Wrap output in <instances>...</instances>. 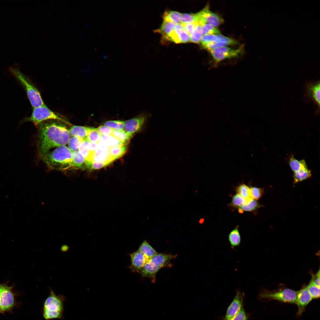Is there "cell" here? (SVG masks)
<instances>
[{"label": "cell", "instance_id": "cell-1", "mask_svg": "<svg viewBox=\"0 0 320 320\" xmlns=\"http://www.w3.org/2000/svg\"><path fill=\"white\" fill-rule=\"evenodd\" d=\"M38 127V145L41 157L52 148L67 144L71 137L69 130L56 122L44 121Z\"/></svg>", "mask_w": 320, "mask_h": 320}, {"label": "cell", "instance_id": "cell-2", "mask_svg": "<svg viewBox=\"0 0 320 320\" xmlns=\"http://www.w3.org/2000/svg\"><path fill=\"white\" fill-rule=\"evenodd\" d=\"M72 152L65 145L57 147L42 156L50 169L65 171L71 169Z\"/></svg>", "mask_w": 320, "mask_h": 320}, {"label": "cell", "instance_id": "cell-3", "mask_svg": "<svg viewBox=\"0 0 320 320\" xmlns=\"http://www.w3.org/2000/svg\"><path fill=\"white\" fill-rule=\"evenodd\" d=\"M177 256L176 255L157 253L147 262L138 272L143 276L149 278L152 282L155 283L157 273L162 268H171L172 266L171 260Z\"/></svg>", "mask_w": 320, "mask_h": 320}, {"label": "cell", "instance_id": "cell-4", "mask_svg": "<svg viewBox=\"0 0 320 320\" xmlns=\"http://www.w3.org/2000/svg\"><path fill=\"white\" fill-rule=\"evenodd\" d=\"M9 69L12 75L25 90L32 107L44 105L40 92L28 78L17 68L10 67Z\"/></svg>", "mask_w": 320, "mask_h": 320}, {"label": "cell", "instance_id": "cell-5", "mask_svg": "<svg viewBox=\"0 0 320 320\" xmlns=\"http://www.w3.org/2000/svg\"><path fill=\"white\" fill-rule=\"evenodd\" d=\"M50 292L43 304V317L47 320L60 318L63 310L64 296L57 295L52 290Z\"/></svg>", "mask_w": 320, "mask_h": 320}, {"label": "cell", "instance_id": "cell-6", "mask_svg": "<svg viewBox=\"0 0 320 320\" xmlns=\"http://www.w3.org/2000/svg\"><path fill=\"white\" fill-rule=\"evenodd\" d=\"M60 120L67 123V122L59 117L57 114L48 108L45 105L33 108L31 116L24 118L19 123L18 127L26 121H31L33 123L36 127L41 122L49 120Z\"/></svg>", "mask_w": 320, "mask_h": 320}, {"label": "cell", "instance_id": "cell-7", "mask_svg": "<svg viewBox=\"0 0 320 320\" xmlns=\"http://www.w3.org/2000/svg\"><path fill=\"white\" fill-rule=\"evenodd\" d=\"M297 292L287 288L273 291L263 290L259 293V299L274 300L283 302L295 303Z\"/></svg>", "mask_w": 320, "mask_h": 320}, {"label": "cell", "instance_id": "cell-8", "mask_svg": "<svg viewBox=\"0 0 320 320\" xmlns=\"http://www.w3.org/2000/svg\"><path fill=\"white\" fill-rule=\"evenodd\" d=\"M12 287L0 284V312L11 311L14 306L15 301L12 289Z\"/></svg>", "mask_w": 320, "mask_h": 320}, {"label": "cell", "instance_id": "cell-9", "mask_svg": "<svg viewBox=\"0 0 320 320\" xmlns=\"http://www.w3.org/2000/svg\"><path fill=\"white\" fill-rule=\"evenodd\" d=\"M196 14L198 18V23L201 25L207 23L215 27L218 26L223 22V19L220 16L210 10L208 5Z\"/></svg>", "mask_w": 320, "mask_h": 320}, {"label": "cell", "instance_id": "cell-10", "mask_svg": "<svg viewBox=\"0 0 320 320\" xmlns=\"http://www.w3.org/2000/svg\"><path fill=\"white\" fill-rule=\"evenodd\" d=\"M244 297V293L239 289L236 290L235 297L228 308L223 320H231L234 317L243 306Z\"/></svg>", "mask_w": 320, "mask_h": 320}, {"label": "cell", "instance_id": "cell-11", "mask_svg": "<svg viewBox=\"0 0 320 320\" xmlns=\"http://www.w3.org/2000/svg\"><path fill=\"white\" fill-rule=\"evenodd\" d=\"M147 116L141 114L125 122L124 130L129 134L132 135L139 131L145 123Z\"/></svg>", "mask_w": 320, "mask_h": 320}, {"label": "cell", "instance_id": "cell-12", "mask_svg": "<svg viewBox=\"0 0 320 320\" xmlns=\"http://www.w3.org/2000/svg\"><path fill=\"white\" fill-rule=\"evenodd\" d=\"M312 298L308 290L307 286L297 292L295 303L297 308V315L300 316L305 311L307 305L311 301Z\"/></svg>", "mask_w": 320, "mask_h": 320}, {"label": "cell", "instance_id": "cell-13", "mask_svg": "<svg viewBox=\"0 0 320 320\" xmlns=\"http://www.w3.org/2000/svg\"><path fill=\"white\" fill-rule=\"evenodd\" d=\"M131 269L133 271L138 272L148 260L145 256L138 250L130 255Z\"/></svg>", "mask_w": 320, "mask_h": 320}, {"label": "cell", "instance_id": "cell-14", "mask_svg": "<svg viewBox=\"0 0 320 320\" xmlns=\"http://www.w3.org/2000/svg\"><path fill=\"white\" fill-rule=\"evenodd\" d=\"M243 51L242 47L229 52L221 53L215 51L213 49L209 50L211 55L216 62H219L227 59L237 57Z\"/></svg>", "mask_w": 320, "mask_h": 320}, {"label": "cell", "instance_id": "cell-15", "mask_svg": "<svg viewBox=\"0 0 320 320\" xmlns=\"http://www.w3.org/2000/svg\"><path fill=\"white\" fill-rule=\"evenodd\" d=\"M320 86L319 81L309 83L306 85L307 93L308 96L319 107L320 102Z\"/></svg>", "mask_w": 320, "mask_h": 320}, {"label": "cell", "instance_id": "cell-16", "mask_svg": "<svg viewBox=\"0 0 320 320\" xmlns=\"http://www.w3.org/2000/svg\"><path fill=\"white\" fill-rule=\"evenodd\" d=\"M113 161L109 151L102 150L97 148L92 153V161L104 163L109 164Z\"/></svg>", "mask_w": 320, "mask_h": 320}, {"label": "cell", "instance_id": "cell-17", "mask_svg": "<svg viewBox=\"0 0 320 320\" xmlns=\"http://www.w3.org/2000/svg\"><path fill=\"white\" fill-rule=\"evenodd\" d=\"M92 127L79 126H73L69 130L71 136L79 137L83 140H86L87 137Z\"/></svg>", "mask_w": 320, "mask_h": 320}, {"label": "cell", "instance_id": "cell-18", "mask_svg": "<svg viewBox=\"0 0 320 320\" xmlns=\"http://www.w3.org/2000/svg\"><path fill=\"white\" fill-rule=\"evenodd\" d=\"M239 225H237L229 233L228 239L231 248L233 249L239 246L241 242V237L239 230Z\"/></svg>", "mask_w": 320, "mask_h": 320}, {"label": "cell", "instance_id": "cell-19", "mask_svg": "<svg viewBox=\"0 0 320 320\" xmlns=\"http://www.w3.org/2000/svg\"><path fill=\"white\" fill-rule=\"evenodd\" d=\"M261 206L257 200L250 198L246 203L241 206L238 209L240 213L244 212H252L255 211Z\"/></svg>", "mask_w": 320, "mask_h": 320}, {"label": "cell", "instance_id": "cell-20", "mask_svg": "<svg viewBox=\"0 0 320 320\" xmlns=\"http://www.w3.org/2000/svg\"><path fill=\"white\" fill-rule=\"evenodd\" d=\"M138 250L143 254L148 260L158 253L145 240H144L140 246Z\"/></svg>", "mask_w": 320, "mask_h": 320}, {"label": "cell", "instance_id": "cell-21", "mask_svg": "<svg viewBox=\"0 0 320 320\" xmlns=\"http://www.w3.org/2000/svg\"><path fill=\"white\" fill-rule=\"evenodd\" d=\"M127 144L112 146L109 148V152L113 161L122 156L126 152Z\"/></svg>", "mask_w": 320, "mask_h": 320}, {"label": "cell", "instance_id": "cell-22", "mask_svg": "<svg viewBox=\"0 0 320 320\" xmlns=\"http://www.w3.org/2000/svg\"><path fill=\"white\" fill-rule=\"evenodd\" d=\"M86 160L78 150L72 152L71 168H82L85 166Z\"/></svg>", "mask_w": 320, "mask_h": 320}, {"label": "cell", "instance_id": "cell-23", "mask_svg": "<svg viewBox=\"0 0 320 320\" xmlns=\"http://www.w3.org/2000/svg\"><path fill=\"white\" fill-rule=\"evenodd\" d=\"M250 198L246 199L236 193L233 196L228 207L232 211L234 210L246 203Z\"/></svg>", "mask_w": 320, "mask_h": 320}, {"label": "cell", "instance_id": "cell-24", "mask_svg": "<svg viewBox=\"0 0 320 320\" xmlns=\"http://www.w3.org/2000/svg\"><path fill=\"white\" fill-rule=\"evenodd\" d=\"M311 176V172L308 168L301 169L294 172V183H296L303 181L310 178Z\"/></svg>", "mask_w": 320, "mask_h": 320}, {"label": "cell", "instance_id": "cell-25", "mask_svg": "<svg viewBox=\"0 0 320 320\" xmlns=\"http://www.w3.org/2000/svg\"><path fill=\"white\" fill-rule=\"evenodd\" d=\"M176 24L173 22L164 20L160 28L156 31L161 33L163 38L164 37L174 30Z\"/></svg>", "mask_w": 320, "mask_h": 320}, {"label": "cell", "instance_id": "cell-26", "mask_svg": "<svg viewBox=\"0 0 320 320\" xmlns=\"http://www.w3.org/2000/svg\"><path fill=\"white\" fill-rule=\"evenodd\" d=\"M174 30L177 34L180 43L190 42V35L185 31L181 24H176Z\"/></svg>", "mask_w": 320, "mask_h": 320}, {"label": "cell", "instance_id": "cell-27", "mask_svg": "<svg viewBox=\"0 0 320 320\" xmlns=\"http://www.w3.org/2000/svg\"><path fill=\"white\" fill-rule=\"evenodd\" d=\"M181 14L177 12L168 11L164 13L163 20L170 21L176 24L181 23Z\"/></svg>", "mask_w": 320, "mask_h": 320}, {"label": "cell", "instance_id": "cell-28", "mask_svg": "<svg viewBox=\"0 0 320 320\" xmlns=\"http://www.w3.org/2000/svg\"><path fill=\"white\" fill-rule=\"evenodd\" d=\"M111 135L118 139L124 144H127L132 135L127 133L124 130L113 129Z\"/></svg>", "mask_w": 320, "mask_h": 320}, {"label": "cell", "instance_id": "cell-29", "mask_svg": "<svg viewBox=\"0 0 320 320\" xmlns=\"http://www.w3.org/2000/svg\"><path fill=\"white\" fill-rule=\"evenodd\" d=\"M289 164L291 169L294 172L301 169L308 168L304 160H297L293 156H292L290 158Z\"/></svg>", "mask_w": 320, "mask_h": 320}, {"label": "cell", "instance_id": "cell-30", "mask_svg": "<svg viewBox=\"0 0 320 320\" xmlns=\"http://www.w3.org/2000/svg\"><path fill=\"white\" fill-rule=\"evenodd\" d=\"M89 142L86 140H83L80 145L78 151L83 156L86 161H91V158L93 152L88 150L87 146Z\"/></svg>", "mask_w": 320, "mask_h": 320}, {"label": "cell", "instance_id": "cell-31", "mask_svg": "<svg viewBox=\"0 0 320 320\" xmlns=\"http://www.w3.org/2000/svg\"><path fill=\"white\" fill-rule=\"evenodd\" d=\"M100 141L109 147L124 144L118 139L111 135H101Z\"/></svg>", "mask_w": 320, "mask_h": 320}, {"label": "cell", "instance_id": "cell-32", "mask_svg": "<svg viewBox=\"0 0 320 320\" xmlns=\"http://www.w3.org/2000/svg\"><path fill=\"white\" fill-rule=\"evenodd\" d=\"M202 36V25L198 23L195 29L190 35V42L196 43L200 42Z\"/></svg>", "mask_w": 320, "mask_h": 320}, {"label": "cell", "instance_id": "cell-33", "mask_svg": "<svg viewBox=\"0 0 320 320\" xmlns=\"http://www.w3.org/2000/svg\"><path fill=\"white\" fill-rule=\"evenodd\" d=\"M83 140L77 136H71L68 143V148L72 152L78 150L80 145Z\"/></svg>", "mask_w": 320, "mask_h": 320}, {"label": "cell", "instance_id": "cell-34", "mask_svg": "<svg viewBox=\"0 0 320 320\" xmlns=\"http://www.w3.org/2000/svg\"><path fill=\"white\" fill-rule=\"evenodd\" d=\"M101 135L97 128L92 127L86 140L89 142L98 143L100 141Z\"/></svg>", "mask_w": 320, "mask_h": 320}, {"label": "cell", "instance_id": "cell-35", "mask_svg": "<svg viewBox=\"0 0 320 320\" xmlns=\"http://www.w3.org/2000/svg\"><path fill=\"white\" fill-rule=\"evenodd\" d=\"M236 193L246 199L250 198L249 187L244 184H241L236 187Z\"/></svg>", "mask_w": 320, "mask_h": 320}, {"label": "cell", "instance_id": "cell-36", "mask_svg": "<svg viewBox=\"0 0 320 320\" xmlns=\"http://www.w3.org/2000/svg\"><path fill=\"white\" fill-rule=\"evenodd\" d=\"M250 188V197L251 198L258 200L265 193L263 188L251 186Z\"/></svg>", "mask_w": 320, "mask_h": 320}, {"label": "cell", "instance_id": "cell-37", "mask_svg": "<svg viewBox=\"0 0 320 320\" xmlns=\"http://www.w3.org/2000/svg\"><path fill=\"white\" fill-rule=\"evenodd\" d=\"M203 35L205 34H220V31L215 27L207 23L201 25Z\"/></svg>", "mask_w": 320, "mask_h": 320}, {"label": "cell", "instance_id": "cell-38", "mask_svg": "<svg viewBox=\"0 0 320 320\" xmlns=\"http://www.w3.org/2000/svg\"><path fill=\"white\" fill-rule=\"evenodd\" d=\"M104 125L114 129L122 130L124 129L125 121L119 120L108 121L105 122Z\"/></svg>", "mask_w": 320, "mask_h": 320}, {"label": "cell", "instance_id": "cell-39", "mask_svg": "<svg viewBox=\"0 0 320 320\" xmlns=\"http://www.w3.org/2000/svg\"><path fill=\"white\" fill-rule=\"evenodd\" d=\"M307 287L309 292L313 299H317L320 297V287L315 285L311 281Z\"/></svg>", "mask_w": 320, "mask_h": 320}, {"label": "cell", "instance_id": "cell-40", "mask_svg": "<svg viewBox=\"0 0 320 320\" xmlns=\"http://www.w3.org/2000/svg\"><path fill=\"white\" fill-rule=\"evenodd\" d=\"M108 164L104 163L86 161L85 167L89 170L97 169L103 168Z\"/></svg>", "mask_w": 320, "mask_h": 320}, {"label": "cell", "instance_id": "cell-41", "mask_svg": "<svg viewBox=\"0 0 320 320\" xmlns=\"http://www.w3.org/2000/svg\"><path fill=\"white\" fill-rule=\"evenodd\" d=\"M201 43L203 48L209 50L221 47L226 46L228 45L225 43L221 42H208Z\"/></svg>", "mask_w": 320, "mask_h": 320}, {"label": "cell", "instance_id": "cell-42", "mask_svg": "<svg viewBox=\"0 0 320 320\" xmlns=\"http://www.w3.org/2000/svg\"><path fill=\"white\" fill-rule=\"evenodd\" d=\"M194 22L198 23V18L196 14H181V23Z\"/></svg>", "mask_w": 320, "mask_h": 320}, {"label": "cell", "instance_id": "cell-43", "mask_svg": "<svg viewBox=\"0 0 320 320\" xmlns=\"http://www.w3.org/2000/svg\"><path fill=\"white\" fill-rule=\"evenodd\" d=\"M248 316L243 306L241 308L231 320H248Z\"/></svg>", "mask_w": 320, "mask_h": 320}, {"label": "cell", "instance_id": "cell-44", "mask_svg": "<svg viewBox=\"0 0 320 320\" xmlns=\"http://www.w3.org/2000/svg\"><path fill=\"white\" fill-rule=\"evenodd\" d=\"M197 23H198L194 22L180 24L185 31L190 36L195 29Z\"/></svg>", "mask_w": 320, "mask_h": 320}, {"label": "cell", "instance_id": "cell-45", "mask_svg": "<svg viewBox=\"0 0 320 320\" xmlns=\"http://www.w3.org/2000/svg\"><path fill=\"white\" fill-rule=\"evenodd\" d=\"M219 39V42L225 43L228 45H235L238 44L237 41L230 38L220 34L216 35Z\"/></svg>", "mask_w": 320, "mask_h": 320}, {"label": "cell", "instance_id": "cell-46", "mask_svg": "<svg viewBox=\"0 0 320 320\" xmlns=\"http://www.w3.org/2000/svg\"><path fill=\"white\" fill-rule=\"evenodd\" d=\"M208 42H219V40L216 35L205 34L203 35L201 38V43Z\"/></svg>", "mask_w": 320, "mask_h": 320}, {"label": "cell", "instance_id": "cell-47", "mask_svg": "<svg viewBox=\"0 0 320 320\" xmlns=\"http://www.w3.org/2000/svg\"><path fill=\"white\" fill-rule=\"evenodd\" d=\"M97 128L102 135H111L113 129L105 125L100 126Z\"/></svg>", "mask_w": 320, "mask_h": 320}, {"label": "cell", "instance_id": "cell-48", "mask_svg": "<svg viewBox=\"0 0 320 320\" xmlns=\"http://www.w3.org/2000/svg\"><path fill=\"white\" fill-rule=\"evenodd\" d=\"M311 281L316 286L320 287V270L315 274H312Z\"/></svg>", "mask_w": 320, "mask_h": 320}, {"label": "cell", "instance_id": "cell-49", "mask_svg": "<svg viewBox=\"0 0 320 320\" xmlns=\"http://www.w3.org/2000/svg\"><path fill=\"white\" fill-rule=\"evenodd\" d=\"M214 50L221 53L229 52H232L234 49H232L226 46L219 47L214 49Z\"/></svg>", "mask_w": 320, "mask_h": 320}, {"label": "cell", "instance_id": "cell-50", "mask_svg": "<svg viewBox=\"0 0 320 320\" xmlns=\"http://www.w3.org/2000/svg\"><path fill=\"white\" fill-rule=\"evenodd\" d=\"M97 143H96L89 142L87 146V148L91 151L94 152L97 148Z\"/></svg>", "mask_w": 320, "mask_h": 320}]
</instances>
